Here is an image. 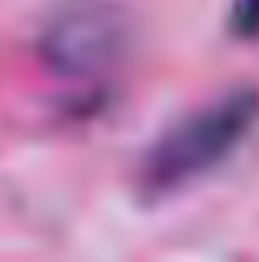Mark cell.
Instances as JSON below:
<instances>
[{"mask_svg":"<svg viewBox=\"0 0 259 262\" xmlns=\"http://www.w3.org/2000/svg\"><path fill=\"white\" fill-rule=\"evenodd\" d=\"M259 120V93L236 86L173 120L143 153L136 186L146 199H163L220 169Z\"/></svg>","mask_w":259,"mask_h":262,"instance_id":"1","label":"cell"},{"mask_svg":"<svg viewBox=\"0 0 259 262\" xmlns=\"http://www.w3.org/2000/svg\"><path fill=\"white\" fill-rule=\"evenodd\" d=\"M126 43V24L110 0H67L40 37L44 60L63 77H90L117 63Z\"/></svg>","mask_w":259,"mask_h":262,"instance_id":"2","label":"cell"},{"mask_svg":"<svg viewBox=\"0 0 259 262\" xmlns=\"http://www.w3.org/2000/svg\"><path fill=\"white\" fill-rule=\"evenodd\" d=\"M229 30L236 37H259V0H233L229 7Z\"/></svg>","mask_w":259,"mask_h":262,"instance_id":"3","label":"cell"}]
</instances>
